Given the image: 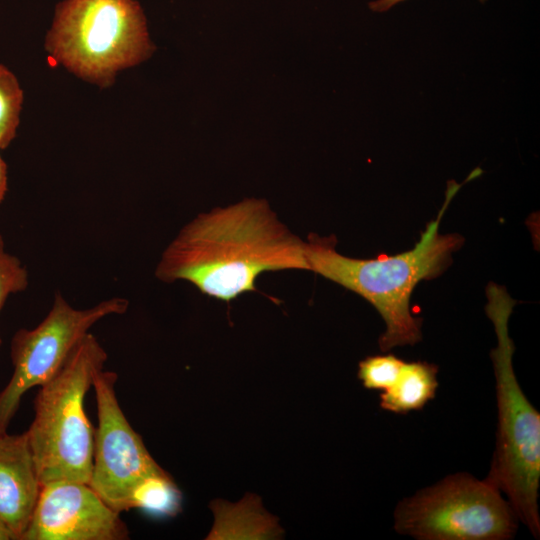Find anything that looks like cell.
I'll list each match as a JSON object with an SVG mask.
<instances>
[{"instance_id":"1","label":"cell","mask_w":540,"mask_h":540,"mask_svg":"<svg viewBox=\"0 0 540 540\" xmlns=\"http://www.w3.org/2000/svg\"><path fill=\"white\" fill-rule=\"evenodd\" d=\"M307 270L305 241L279 220L265 199L248 198L201 213L163 251L155 276L179 280L229 302L256 289L268 271Z\"/></svg>"},{"instance_id":"2","label":"cell","mask_w":540,"mask_h":540,"mask_svg":"<svg viewBox=\"0 0 540 540\" xmlns=\"http://www.w3.org/2000/svg\"><path fill=\"white\" fill-rule=\"evenodd\" d=\"M460 187L461 184L449 183L437 218L427 224L411 250L359 259L337 252L334 237L311 235L305 241L309 271L360 295L379 312L386 325L379 338L383 352L414 345L422 338L421 320L410 312L411 294L420 281L440 275L464 241L457 234L439 233L443 214Z\"/></svg>"},{"instance_id":"3","label":"cell","mask_w":540,"mask_h":540,"mask_svg":"<svg viewBox=\"0 0 540 540\" xmlns=\"http://www.w3.org/2000/svg\"><path fill=\"white\" fill-rule=\"evenodd\" d=\"M486 313L492 321L497 346L491 351L496 400V444L485 478L504 492L518 520L535 538L540 534V414L522 391L513 369L514 344L508 319L515 301L502 286L487 287Z\"/></svg>"},{"instance_id":"4","label":"cell","mask_w":540,"mask_h":540,"mask_svg":"<svg viewBox=\"0 0 540 540\" xmlns=\"http://www.w3.org/2000/svg\"><path fill=\"white\" fill-rule=\"evenodd\" d=\"M108 354L88 333L60 370L39 387L34 417L25 431L41 485L60 481L90 482L94 432L85 397Z\"/></svg>"},{"instance_id":"5","label":"cell","mask_w":540,"mask_h":540,"mask_svg":"<svg viewBox=\"0 0 540 540\" xmlns=\"http://www.w3.org/2000/svg\"><path fill=\"white\" fill-rule=\"evenodd\" d=\"M45 47L77 76L109 86L118 71L154 51L136 0H63L55 10Z\"/></svg>"},{"instance_id":"6","label":"cell","mask_w":540,"mask_h":540,"mask_svg":"<svg viewBox=\"0 0 540 540\" xmlns=\"http://www.w3.org/2000/svg\"><path fill=\"white\" fill-rule=\"evenodd\" d=\"M517 521L497 488L466 472L403 499L394 511L395 530L420 540H507Z\"/></svg>"},{"instance_id":"7","label":"cell","mask_w":540,"mask_h":540,"mask_svg":"<svg viewBox=\"0 0 540 540\" xmlns=\"http://www.w3.org/2000/svg\"><path fill=\"white\" fill-rule=\"evenodd\" d=\"M128 307L126 298L112 297L77 309L56 293L49 312L37 326L18 329L10 341L13 373L0 391V435L7 433L24 394L53 378L96 323L122 315Z\"/></svg>"},{"instance_id":"8","label":"cell","mask_w":540,"mask_h":540,"mask_svg":"<svg viewBox=\"0 0 540 540\" xmlns=\"http://www.w3.org/2000/svg\"><path fill=\"white\" fill-rule=\"evenodd\" d=\"M117 380L116 372L104 368L93 378L98 425L89 485L121 513L130 510L129 501L136 485L148 475L164 470L127 420L117 398Z\"/></svg>"},{"instance_id":"9","label":"cell","mask_w":540,"mask_h":540,"mask_svg":"<svg viewBox=\"0 0 540 540\" xmlns=\"http://www.w3.org/2000/svg\"><path fill=\"white\" fill-rule=\"evenodd\" d=\"M120 513L88 484L60 481L43 485L21 540H126Z\"/></svg>"},{"instance_id":"10","label":"cell","mask_w":540,"mask_h":540,"mask_svg":"<svg viewBox=\"0 0 540 540\" xmlns=\"http://www.w3.org/2000/svg\"><path fill=\"white\" fill-rule=\"evenodd\" d=\"M41 487L26 433L0 435V521L15 540L30 523Z\"/></svg>"},{"instance_id":"11","label":"cell","mask_w":540,"mask_h":540,"mask_svg":"<svg viewBox=\"0 0 540 540\" xmlns=\"http://www.w3.org/2000/svg\"><path fill=\"white\" fill-rule=\"evenodd\" d=\"M437 373L435 364L426 361L404 362L396 381L380 394V407L398 414L421 410L435 398Z\"/></svg>"},{"instance_id":"12","label":"cell","mask_w":540,"mask_h":540,"mask_svg":"<svg viewBox=\"0 0 540 540\" xmlns=\"http://www.w3.org/2000/svg\"><path fill=\"white\" fill-rule=\"evenodd\" d=\"M182 494L166 471L148 475L134 488L129 507L156 517H172L181 510Z\"/></svg>"},{"instance_id":"13","label":"cell","mask_w":540,"mask_h":540,"mask_svg":"<svg viewBox=\"0 0 540 540\" xmlns=\"http://www.w3.org/2000/svg\"><path fill=\"white\" fill-rule=\"evenodd\" d=\"M23 91L16 76L0 64V150L14 140L20 123Z\"/></svg>"},{"instance_id":"14","label":"cell","mask_w":540,"mask_h":540,"mask_svg":"<svg viewBox=\"0 0 540 540\" xmlns=\"http://www.w3.org/2000/svg\"><path fill=\"white\" fill-rule=\"evenodd\" d=\"M404 362L394 354L368 356L359 362L358 378L365 388L384 391L396 381Z\"/></svg>"},{"instance_id":"15","label":"cell","mask_w":540,"mask_h":540,"mask_svg":"<svg viewBox=\"0 0 540 540\" xmlns=\"http://www.w3.org/2000/svg\"><path fill=\"white\" fill-rule=\"evenodd\" d=\"M29 285V273L21 260L6 250L0 234V312L8 297L25 291ZM2 338L0 335V348Z\"/></svg>"},{"instance_id":"16","label":"cell","mask_w":540,"mask_h":540,"mask_svg":"<svg viewBox=\"0 0 540 540\" xmlns=\"http://www.w3.org/2000/svg\"><path fill=\"white\" fill-rule=\"evenodd\" d=\"M404 0H375L369 3V8L374 12H385ZM485 2L486 0H479Z\"/></svg>"},{"instance_id":"17","label":"cell","mask_w":540,"mask_h":540,"mask_svg":"<svg viewBox=\"0 0 540 540\" xmlns=\"http://www.w3.org/2000/svg\"><path fill=\"white\" fill-rule=\"evenodd\" d=\"M8 190L7 165L0 156V203L4 200Z\"/></svg>"},{"instance_id":"18","label":"cell","mask_w":540,"mask_h":540,"mask_svg":"<svg viewBox=\"0 0 540 540\" xmlns=\"http://www.w3.org/2000/svg\"><path fill=\"white\" fill-rule=\"evenodd\" d=\"M0 540H15L11 531L0 521Z\"/></svg>"}]
</instances>
